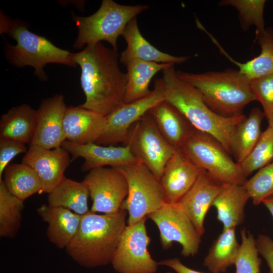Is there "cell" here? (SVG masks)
I'll return each instance as SVG.
<instances>
[{
  "instance_id": "cell-37",
  "label": "cell",
  "mask_w": 273,
  "mask_h": 273,
  "mask_svg": "<svg viewBox=\"0 0 273 273\" xmlns=\"http://www.w3.org/2000/svg\"><path fill=\"white\" fill-rule=\"evenodd\" d=\"M28 149L25 144L15 140L0 139V181L9 162L17 155L26 153Z\"/></svg>"
},
{
  "instance_id": "cell-30",
  "label": "cell",
  "mask_w": 273,
  "mask_h": 273,
  "mask_svg": "<svg viewBox=\"0 0 273 273\" xmlns=\"http://www.w3.org/2000/svg\"><path fill=\"white\" fill-rule=\"evenodd\" d=\"M4 173L3 180L8 191L23 201L36 193H42L39 175L28 165L23 163L9 164Z\"/></svg>"
},
{
  "instance_id": "cell-22",
  "label": "cell",
  "mask_w": 273,
  "mask_h": 273,
  "mask_svg": "<svg viewBox=\"0 0 273 273\" xmlns=\"http://www.w3.org/2000/svg\"><path fill=\"white\" fill-rule=\"evenodd\" d=\"M149 113L165 139L174 149H180L193 127L183 115L165 100L154 106Z\"/></svg>"
},
{
  "instance_id": "cell-11",
  "label": "cell",
  "mask_w": 273,
  "mask_h": 273,
  "mask_svg": "<svg viewBox=\"0 0 273 273\" xmlns=\"http://www.w3.org/2000/svg\"><path fill=\"white\" fill-rule=\"evenodd\" d=\"M147 217L158 227L164 249H169L176 242L182 247L183 256L189 257L197 253L201 236L189 216L177 204L165 203Z\"/></svg>"
},
{
  "instance_id": "cell-27",
  "label": "cell",
  "mask_w": 273,
  "mask_h": 273,
  "mask_svg": "<svg viewBox=\"0 0 273 273\" xmlns=\"http://www.w3.org/2000/svg\"><path fill=\"white\" fill-rule=\"evenodd\" d=\"M174 63H158L133 59L126 64L127 83L123 103L127 104L148 96L152 92L149 84L153 77Z\"/></svg>"
},
{
  "instance_id": "cell-29",
  "label": "cell",
  "mask_w": 273,
  "mask_h": 273,
  "mask_svg": "<svg viewBox=\"0 0 273 273\" xmlns=\"http://www.w3.org/2000/svg\"><path fill=\"white\" fill-rule=\"evenodd\" d=\"M240 245L236 239L235 228L223 229L205 257L204 266L212 273L225 272L235 264Z\"/></svg>"
},
{
  "instance_id": "cell-16",
  "label": "cell",
  "mask_w": 273,
  "mask_h": 273,
  "mask_svg": "<svg viewBox=\"0 0 273 273\" xmlns=\"http://www.w3.org/2000/svg\"><path fill=\"white\" fill-rule=\"evenodd\" d=\"M71 159L69 153L62 147L49 149L29 145L22 163L37 172L42 185V193L49 194L65 177L64 172Z\"/></svg>"
},
{
  "instance_id": "cell-15",
  "label": "cell",
  "mask_w": 273,
  "mask_h": 273,
  "mask_svg": "<svg viewBox=\"0 0 273 273\" xmlns=\"http://www.w3.org/2000/svg\"><path fill=\"white\" fill-rule=\"evenodd\" d=\"M61 147L72 155L71 160L79 157L84 159L81 166L82 172L106 166L119 167L138 161L128 145L102 146L94 143L80 145L65 141Z\"/></svg>"
},
{
  "instance_id": "cell-2",
  "label": "cell",
  "mask_w": 273,
  "mask_h": 273,
  "mask_svg": "<svg viewBox=\"0 0 273 273\" xmlns=\"http://www.w3.org/2000/svg\"><path fill=\"white\" fill-rule=\"evenodd\" d=\"M127 211L98 214L89 210L81 215L78 231L66 247L68 255L80 265L95 268L111 263L126 227Z\"/></svg>"
},
{
  "instance_id": "cell-23",
  "label": "cell",
  "mask_w": 273,
  "mask_h": 273,
  "mask_svg": "<svg viewBox=\"0 0 273 273\" xmlns=\"http://www.w3.org/2000/svg\"><path fill=\"white\" fill-rule=\"evenodd\" d=\"M250 199L243 184L224 185L214 200L212 206L217 212V219L223 229L236 228L244 219V208Z\"/></svg>"
},
{
  "instance_id": "cell-10",
  "label": "cell",
  "mask_w": 273,
  "mask_h": 273,
  "mask_svg": "<svg viewBox=\"0 0 273 273\" xmlns=\"http://www.w3.org/2000/svg\"><path fill=\"white\" fill-rule=\"evenodd\" d=\"M145 217L126 225L119 241L111 264L118 273H156L159 264L151 256L148 247Z\"/></svg>"
},
{
  "instance_id": "cell-25",
  "label": "cell",
  "mask_w": 273,
  "mask_h": 273,
  "mask_svg": "<svg viewBox=\"0 0 273 273\" xmlns=\"http://www.w3.org/2000/svg\"><path fill=\"white\" fill-rule=\"evenodd\" d=\"M205 33L219 52L236 65L240 72L250 80L273 73V28H266L264 33L256 34V39L261 47V53L256 57L244 63L238 62L232 58L212 34L207 31Z\"/></svg>"
},
{
  "instance_id": "cell-32",
  "label": "cell",
  "mask_w": 273,
  "mask_h": 273,
  "mask_svg": "<svg viewBox=\"0 0 273 273\" xmlns=\"http://www.w3.org/2000/svg\"><path fill=\"white\" fill-rule=\"evenodd\" d=\"M273 161V128L268 125L251 152L240 164L245 177Z\"/></svg>"
},
{
  "instance_id": "cell-41",
  "label": "cell",
  "mask_w": 273,
  "mask_h": 273,
  "mask_svg": "<svg viewBox=\"0 0 273 273\" xmlns=\"http://www.w3.org/2000/svg\"><path fill=\"white\" fill-rule=\"evenodd\" d=\"M267 120L268 122V125L273 128V113Z\"/></svg>"
},
{
  "instance_id": "cell-8",
  "label": "cell",
  "mask_w": 273,
  "mask_h": 273,
  "mask_svg": "<svg viewBox=\"0 0 273 273\" xmlns=\"http://www.w3.org/2000/svg\"><path fill=\"white\" fill-rule=\"evenodd\" d=\"M116 168L128 185V195L121 206L128 212L127 225L136 223L166 203L160 180L143 163L138 161Z\"/></svg>"
},
{
  "instance_id": "cell-38",
  "label": "cell",
  "mask_w": 273,
  "mask_h": 273,
  "mask_svg": "<svg viewBox=\"0 0 273 273\" xmlns=\"http://www.w3.org/2000/svg\"><path fill=\"white\" fill-rule=\"evenodd\" d=\"M256 245L259 254L268 266L269 273H273V240L266 235L260 234L256 239Z\"/></svg>"
},
{
  "instance_id": "cell-1",
  "label": "cell",
  "mask_w": 273,
  "mask_h": 273,
  "mask_svg": "<svg viewBox=\"0 0 273 273\" xmlns=\"http://www.w3.org/2000/svg\"><path fill=\"white\" fill-rule=\"evenodd\" d=\"M71 59L81 68L82 107L107 116L123 103L127 76L119 67L117 50L100 42L71 53Z\"/></svg>"
},
{
  "instance_id": "cell-13",
  "label": "cell",
  "mask_w": 273,
  "mask_h": 273,
  "mask_svg": "<svg viewBox=\"0 0 273 273\" xmlns=\"http://www.w3.org/2000/svg\"><path fill=\"white\" fill-rule=\"evenodd\" d=\"M82 182L89 190L93 201L90 211L94 213L118 212L128 195L126 179L117 168L104 167L92 169Z\"/></svg>"
},
{
  "instance_id": "cell-34",
  "label": "cell",
  "mask_w": 273,
  "mask_h": 273,
  "mask_svg": "<svg viewBox=\"0 0 273 273\" xmlns=\"http://www.w3.org/2000/svg\"><path fill=\"white\" fill-rule=\"evenodd\" d=\"M241 243L235 262L236 273H259L261 259L258 256L256 239L245 229L241 231Z\"/></svg>"
},
{
  "instance_id": "cell-33",
  "label": "cell",
  "mask_w": 273,
  "mask_h": 273,
  "mask_svg": "<svg viewBox=\"0 0 273 273\" xmlns=\"http://www.w3.org/2000/svg\"><path fill=\"white\" fill-rule=\"evenodd\" d=\"M265 0H223L219 3L220 6H231L239 13L241 26L244 29L249 26L256 27V34L265 32L264 8Z\"/></svg>"
},
{
  "instance_id": "cell-36",
  "label": "cell",
  "mask_w": 273,
  "mask_h": 273,
  "mask_svg": "<svg viewBox=\"0 0 273 273\" xmlns=\"http://www.w3.org/2000/svg\"><path fill=\"white\" fill-rule=\"evenodd\" d=\"M251 87L268 120L273 113V73L251 80Z\"/></svg>"
},
{
  "instance_id": "cell-20",
  "label": "cell",
  "mask_w": 273,
  "mask_h": 273,
  "mask_svg": "<svg viewBox=\"0 0 273 273\" xmlns=\"http://www.w3.org/2000/svg\"><path fill=\"white\" fill-rule=\"evenodd\" d=\"M122 36L125 40L127 46L121 53L119 62L124 65L133 59L158 63L181 64L190 58V56H172L163 53L152 46L141 34L136 18L127 25Z\"/></svg>"
},
{
  "instance_id": "cell-18",
  "label": "cell",
  "mask_w": 273,
  "mask_h": 273,
  "mask_svg": "<svg viewBox=\"0 0 273 273\" xmlns=\"http://www.w3.org/2000/svg\"><path fill=\"white\" fill-rule=\"evenodd\" d=\"M223 186L203 170L190 189L176 203L189 216L201 236L205 231L207 211Z\"/></svg>"
},
{
  "instance_id": "cell-26",
  "label": "cell",
  "mask_w": 273,
  "mask_h": 273,
  "mask_svg": "<svg viewBox=\"0 0 273 273\" xmlns=\"http://www.w3.org/2000/svg\"><path fill=\"white\" fill-rule=\"evenodd\" d=\"M265 114L258 108H253L236 126L230 142L231 154L235 161L241 164L251 152L259 140L262 131L261 125Z\"/></svg>"
},
{
  "instance_id": "cell-6",
  "label": "cell",
  "mask_w": 273,
  "mask_h": 273,
  "mask_svg": "<svg viewBox=\"0 0 273 273\" xmlns=\"http://www.w3.org/2000/svg\"><path fill=\"white\" fill-rule=\"evenodd\" d=\"M148 8L147 5H122L113 0H103L99 9L89 16L73 14L78 30L73 48L80 49L85 45L105 40L117 50L118 37L122 36L127 25Z\"/></svg>"
},
{
  "instance_id": "cell-21",
  "label": "cell",
  "mask_w": 273,
  "mask_h": 273,
  "mask_svg": "<svg viewBox=\"0 0 273 273\" xmlns=\"http://www.w3.org/2000/svg\"><path fill=\"white\" fill-rule=\"evenodd\" d=\"M42 220L48 223L47 237L60 249L66 248L76 234L81 215L71 210L43 204L36 210Z\"/></svg>"
},
{
  "instance_id": "cell-12",
  "label": "cell",
  "mask_w": 273,
  "mask_h": 273,
  "mask_svg": "<svg viewBox=\"0 0 273 273\" xmlns=\"http://www.w3.org/2000/svg\"><path fill=\"white\" fill-rule=\"evenodd\" d=\"M164 100L162 78L154 81V89L147 97L125 104L123 103L106 116L107 128L96 143L102 146L126 145L128 131L132 125L154 106Z\"/></svg>"
},
{
  "instance_id": "cell-14",
  "label": "cell",
  "mask_w": 273,
  "mask_h": 273,
  "mask_svg": "<svg viewBox=\"0 0 273 273\" xmlns=\"http://www.w3.org/2000/svg\"><path fill=\"white\" fill-rule=\"evenodd\" d=\"M67 107L62 95L42 100L36 110L34 133L30 145L49 149L61 147L66 141L63 122Z\"/></svg>"
},
{
  "instance_id": "cell-7",
  "label": "cell",
  "mask_w": 273,
  "mask_h": 273,
  "mask_svg": "<svg viewBox=\"0 0 273 273\" xmlns=\"http://www.w3.org/2000/svg\"><path fill=\"white\" fill-rule=\"evenodd\" d=\"M179 149L197 166L223 185L243 184L246 180L240 164L217 140L207 133L193 127Z\"/></svg>"
},
{
  "instance_id": "cell-24",
  "label": "cell",
  "mask_w": 273,
  "mask_h": 273,
  "mask_svg": "<svg viewBox=\"0 0 273 273\" xmlns=\"http://www.w3.org/2000/svg\"><path fill=\"white\" fill-rule=\"evenodd\" d=\"M36 117V110L28 104L12 107L1 117L0 139L30 145L34 133Z\"/></svg>"
},
{
  "instance_id": "cell-5",
  "label": "cell",
  "mask_w": 273,
  "mask_h": 273,
  "mask_svg": "<svg viewBox=\"0 0 273 273\" xmlns=\"http://www.w3.org/2000/svg\"><path fill=\"white\" fill-rule=\"evenodd\" d=\"M181 79L196 87L208 107L226 117L242 114L244 107L256 101L251 87V80L239 70L192 73L176 71Z\"/></svg>"
},
{
  "instance_id": "cell-40",
  "label": "cell",
  "mask_w": 273,
  "mask_h": 273,
  "mask_svg": "<svg viewBox=\"0 0 273 273\" xmlns=\"http://www.w3.org/2000/svg\"><path fill=\"white\" fill-rule=\"evenodd\" d=\"M262 203L268 209L273 218V195L264 199Z\"/></svg>"
},
{
  "instance_id": "cell-4",
  "label": "cell",
  "mask_w": 273,
  "mask_h": 273,
  "mask_svg": "<svg viewBox=\"0 0 273 273\" xmlns=\"http://www.w3.org/2000/svg\"><path fill=\"white\" fill-rule=\"evenodd\" d=\"M0 33L15 40L12 45L6 41L5 55L7 61L16 67H33L34 74L41 81L48 76L44 68L48 64H60L72 67L77 65L71 59V53L55 46L47 38L28 29V24L19 19H12L3 12L0 15Z\"/></svg>"
},
{
  "instance_id": "cell-19",
  "label": "cell",
  "mask_w": 273,
  "mask_h": 273,
  "mask_svg": "<svg viewBox=\"0 0 273 273\" xmlns=\"http://www.w3.org/2000/svg\"><path fill=\"white\" fill-rule=\"evenodd\" d=\"M106 116L79 106L67 107L63 122L66 141L80 145L96 143L107 128Z\"/></svg>"
},
{
  "instance_id": "cell-35",
  "label": "cell",
  "mask_w": 273,
  "mask_h": 273,
  "mask_svg": "<svg viewBox=\"0 0 273 273\" xmlns=\"http://www.w3.org/2000/svg\"><path fill=\"white\" fill-rule=\"evenodd\" d=\"M243 185L255 206L273 195V161L258 170Z\"/></svg>"
},
{
  "instance_id": "cell-28",
  "label": "cell",
  "mask_w": 273,
  "mask_h": 273,
  "mask_svg": "<svg viewBox=\"0 0 273 273\" xmlns=\"http://www.w3.org/2000/svg\"><path fill=\"white\" fill-rule=\"evenodd\" d=\"M89 190L83 183L65 177L49 194L48 205L66 208L83 215L89 211Z\"/></svg>"
},
{
  "instance_id": "cell-3",
  "label": "cell",
  "mask_w": 273,
  "mask_h": 273,
  "mask_svg": "<svg viewBox=\"0 0 273 273\" xmlns=\"http://www.w3.org/2000/svg\"><path fill=\"white\" fill-rule=\"evenodd\" d=\"M174 64L162 71L164 100L176 108L191 125L217 140L230 154L232 134L246 116H220L206 104L200 92L176 75Z\"/></svg>"
},
{
  "instance_id": "cell-39",
  "label": "cell",
  "mask_w": 273,
  "mask_h": 273,
  "mask_svg": "<svg viewBox=\"0 0 273 273\" xmlns=\"http://www.w3.org/2000/svg\"><path fill=\"white\" fill-rule=\"evenodd\" d=\"M158 264L169 267L177 273H203L188 267L177 258L163 259L158 262Z\"/></svg>"
},
{
  "instance_id": "cell-31",
  "label": "cell",
  "mask_w": 273,
  "mask_h": 273,
  "mask_svg": "<svg viewBox=\"0 0 273 273\" xmlns=\"http://www.w3.org/2000/svg\"><path fill=\"white\" fill-rule=\"evenodd\" d=\"M24 201L12 195L0 181V236L13 238L21 226Z\"/></svg>"
},
{
  "instance_id": "cell-9",
  "label": "cell",
  "mask_w": 273,
  "mask_h": 273,
  "mask_svg": "<svg viewBox=\"0 0 273 273\" xmlns=\"http://www.w3.org/2000/svg\"><path fill=\"white\" fill-rule=\"evenodd\" d=\"M126 145L138 160L159 180L166 163L176 150L161 134L149 112L130 128Z\"/></svg>"
},
{
  "instance_id": "cell-17",
  "label": "cell",
  "mask_w": 273,
  "mask_h": 273,
  "mask_svg": "<svg viewBox=\"0 0 273 273\" xmlns=\"http://www.w3.org/2000/svg\"><path fill=\"white\" fill-rule=\"evenodd\" d=\"M203 170L180 149H176L166 163L160 179L166 203H177L192 187Z\"/></svg>"
}]
</instances>
